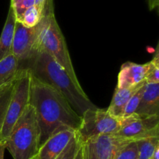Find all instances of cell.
Here are the masks:
<instances>
[{
	"instance_id": "obj_1",
	"label": "cell",
	"mask_w": 159,
	"mask_h": 159,
	"mask_svg": "<svg viewBox=\"0 0 159 159\" xmlns=\"http://www.w3.org/2000/svg\"><path fill=\"white\" fill-rule=\"evenodd\" d=\"M29 104L34 108L39 126V147L57 131L65 128L77 131L80 126L82 118L68 100L32 75Z\"/></svg>"
},
{
	"instance_id": "obj_2",
	"label": "cell",
	"mask_w": 159,
	"mask_h": 159,
	"mask_svg": "<svg viewBox=\"0 0 159 159\" xmlns=\"http://www.w3.org/2000/svg\"><path fill=\"white\" fill-rule=\"evenodd\" d=\"M23 68L27 69L33 76L61 94L80 116L87 109L97 108L82 87L75 84L66 71L41 48L32 55Z\"/></svg>"
},
{
	"instance_id": "obj_3",
	"label": "cell",
	"mask_w": 159,
	"mask_h": 159,
	"mask_svg": "<svg viewBox=\"0 0 159 159\" xmlns=\"http://www.w3.org/2000/svg\"><path fill=\"white\" fill-rule=\"evenodd\" d=\"M39 138L40 131L35 112L28 104L5 143L6 149L13 159H33L38 151Z\"/></svg>"
},
{
	"instance_id": "obj_4",
	"label": "cell",
	"mask_w": 159,
	"mask_h": 159,
	"mask_svg": "<svg viewBox=\"0 0 159 159\" xmlns=\"http://www.w3.org/2000/svg\"><path fill=\"white\" fill-rule=\"evenodd\" d=\"M39 48L48 53L66 71L75 84L81 86L73 67L65 37L57 23L54 12L50 15L48 26L40 37Z\"/></svg>"
},
{
	"instance_id": "obj_5",
	"label": "cell",
	"mask_w": 159,
	"mask_h": 159,
	"mask_svg": "<svg viewBox=\"0 0 159 159\" xmlns=\"http://www.w3.org/2000/svg\"><path fill=\"white\" fill-rule=\"evenodd\" d=\"M30 82V72L26 68L20 69L16 77L12 96L0 132L1 143H6L14 125L29 104Z\"/></svg>"
},
{
	"instance_id": "obj_6",
	"label": "cell",
	"mask_w": 159,
	"mask_h": 159,
	"mask_svg": "<svg viewBox=\"0 0 159 159\" xmlns=\"http://www.w3.org/2000/svg\"><path fill=\"white\" fill-rule=\"evenodd\" d=\"M81 118L80 126L77 130L81 143L101 135L115 134L123 124V118H115L107 109L99 108L87 109Z\"/></svg>"
},
{
	"instance_id": "obj_7",
	"label": "cell",
	"mask_w": 159,
	"mask_h": 159,
	"mask_svg": "<svg viewBox=\"0 0 159 159\" xmlns=\"http://www.w3.org/2000/svg\"><path fill=\"white\" fill-rule=\"evenodd\" d=\"M54 12L45 15L36 26L32 27L25 26L16 21L12 43V55L18 59L20 68L37 50L42 34L48 24L50 15Z\"/></svg>"
},
{
	"instance_id": "obj_8",
	"label": "cell",
	"mask_w": 159,
	"mask_h": 159,
	"mask_svg": "<svg viewBox=\"0 0 159 159\" xmlns=\"http://www.w3.org/2000/svg\"><path fill=\"white\" fill-rule=\"evenodd\" d=\"M113 135L130 140L159 137V115L139 116L136 114L123 118V124Z\"/></svg>"
},
{
	"instance_id": "obj_9",
	"label": "cell",
	"mask_w": 159,
	"mask_h": 159,
	"mask_svg": "<svg viewBox=\"0 0 159 159\" xmlns=\"http://www.w3.org/2000/svg\"><path fill=\"white\" fill-rule=\"evenodd\" d=\"M129 141L113 134L93 137L81 143L82 159H114L118 150Z\"/></svg>"
},
{
	"instance_id": "obj_10",
	"label": "cell",
	"mask_w": 159,
	"mask_h": 159,
	"mask_svg": "<svg viewBox=\"0 0 159 159\" xmlns=\"http://www.w3.org/2000/svg\"><path fill=\"white\" fill-rule=\"evenodd\" d=\"M76 132L71 128H65L55 132L39 147L33 159H56Z\"/></svg>"
},
{
	"instance_id": "obj_11",
	"label": "cell",
	"mask_w": 159,
	"mask_h": 159,
	"mask_svg": "<svg viewBox=\"0 0 159 159\" xmlns=\"http://www.w3.org/2000/svg\"><path fill=\"white\" fill-rule=\"evenodd\" d=\"M148 66V62L138 64L132 62H127L123 64L118 74L116 88L133 87L145 80Z\"/></svg>"
},
{
	"instance_id": "obj_12",
	"label": "cell",
	"mask_w": 159,
	"mask_h": 159,
	"mask_svg": "<svg viewBox=\"0 0 159 159\" xmlns=\"http://www.w3.org/2000/svg\"><path fill=\"white\" fill-rule=\"evenodd\" d=\"M134 114L139 116L159 115V83H146L142 98Z\"/></svg>"
},
{
	"instance_id": "obj_13",
	"label": "cell",
	"mask_w": 159,
	"mask_h": 159,
	"mask_svg": "<svg viewBox=\"0 0 159 159\" xmlns=\"http://www.w3.org/2000/svg\"><path fill=\"white\" fill-rule=\"evenodd\" d=\"M146 83V81H143L141 84H138L133 87H127V88H116L111 103L107 108L109 113L113 117L117 118H122L124 116L125 108L129 100L132 97V95L137 91L139 88H141Z\"/></svg>"
},
{
	"instance_id": "obj_14",
	"label": "cell",
	"mask_w": 159,
	"mask_h": 159,
	"mask_svg": "<svg viewBox=\"0 0 159 159\" xmlns=\"http://www.w3.org/2000/svg\"><path fill=\"white\" fill-rule=\"evenodd\" d=\"M16 23V16L12 8L9 6L7 18L0 36V60L12 54L14 31Z\"/></svg>"
},
{
	"instance_id": "obj_15",
	"label": "cell",
	"mask_w": 159,
	"mask_h": 159,
	"mask_svg": "<svg viewBox=\"0 0 159 159\" xmlns=\"http://www.w3.org/2000/svg\"><path fill=\"white\" fill-rule=\"evenodd\" d=\"M20 69L18 59L12 54L0 60V87L13 79Z\"/></svg>"
},
{
	"instance_id": "obj_16",
	"label": "cell",
	"mask_w": 159,
	"mask_h": 159,
	"mask_svg": "<svg viewBox=\"0 0 159 159\" xmlns=\"http://www.w3.org/2000/svg\"><path fill=\"white\" fill-rule=\"evenodd\" d=\"M16 77V76L0 87V132H1L3 123H4L8 105H9L11 96H12Z\"/></svg>"
},
{
	"instance_id": "obj_17",
	"label": "cell",
	"mask_w": 159,
	"mask_h": 159,
	"mask_svg": "<svg viewBox=\"0 0 159 159\" xmlns=\"http://www.w3.org/2000/svg\"><path fill=\"white\" fill-rule=\"evenodd\" d=\"M135 141L138 146L139 159H150L155 148L159 146V137H146Z\"/></svg>"
},
{
	"instance_id": "obj_18",
	"label": "cell",
	"mask_w": 159,
	"mask_h": 159,
	"mask_svg": "<svg viewBox=\"0 0 159 159\" xmlns=\"http://www.w3.org/2000/svg\"><path fill=\"white\" fill-rule=\"evenodd\" d=\"M43 17L44 16L42 11L37 6L34 5L23 12L20 20L17 22L21 23L25 26L32 27L36 26Z\"/></svg>"
},
{
	"instance_id": "obj_19",
	"label": "cell",
	"mask_w": 159,
	"mask_h": 159,
	"mask_svg": "<svg viewBox=\"0 0 159 159\" xmlns=\"http://www.w3.org/2000/svg\"><path fill=\"white\" fill-rule=\"evenodd\" d=\"M114 159H139L138 146L135 140H130L116 152Z\"/></svg>"
},
{
	"instance_id": "obj_20",
	"label": "cell",
	"mask_w": 159,
	"mask_h": 159,
	"mask_svg": "<svg viewBox=\"0 0 159 159\" xmlns=\"http://www.w3.org/2000/svg\"><path fill=\"white\" fill-rule=\"evenodd\" d=\"M149 66L146 75L145 81L148 84L159 83V52L158 45H157L156 51L153 59L148 62Z\"/></svg>"
},
{
	"instance_id": "obj_21",
	"label": "cell",
	"mask_w": 159,
	"mask_h": 159,
	"mask_svg": "<svg viewBox=\"0 0 159 159\" xmlns=\"http://www.w3.org/2000/svg\"><path fill=\"white\" fill-rule=\"evenodd\" d=\"M81 146L77 132L74 137L71 139L69 143H68L65 149L61 153L56 157V159H75L78 150Z\"/></svg>"
},
{
	"instance_id": "obj_22",
	"label": "cell",
	"mask_w": 159,
	"mask_h": 159,
	"mask_svg": "<svg viewBox=\"0 0 159 159\" xmlns=\"http://www.w3.org/2000/svg\"><path fill=\"white\" fill-rule=\"evenodd\" d=\"M145 84L146 83L132 95L130 99L129 100L128 103L127 104V106H126L123 118H127V117L130 116V115H133L134 113L137 108L138 107L140 101H141V98H142L143 93H144V88H145Z\"/></svg>"
},
{
	"instance_id": "obj_23",
	"label": "cell",
	"mask_w": 159,
	"mask_h": 159,
	"mask_svg": "<svg viewBox=\"0 0 159 159\" xmlns=\"http://www.w3.org/2000/svg\"><path fill=\"white\" fill-rule=\"evenodd\" d=\"M35 4V0H11L10 6L12 8L16 16V20L19 21L23 12Z\"/></svg>"
},
{
	"instance_id": "obj_24",
	"label": "cell",
	"mask_w": 159,
	"mask_h": 159,
	"mask_svg": "<svg viewBox=\"0 0 159 159\" xmlns=\"http://www.w3.org/2000/svg\"><path fill=\"white\" fill-rule=\"evenodd\" d=\"M35 6H37L44 15V11L48 8L54 6V1L53 0H35Z\"/></svg>"
},
{
	"instance_id": "obj_25",
	"label": "cell",
	"mask_w": 159,
	"mask_h": 159,
	"mask_svg": "<svg viewBox=\"0 0 159 159\" xmlns=\"http://www.w3.org/2000/svg\"><path fill=\"white\" fill-rule=\"evenodd\" d=\"M148 8L151 11L157 9L159 6V0H147Z\"/></svg>"
},
{
	"instance_id": "obj_26",
	"label": "cell",
	"mask_w": 159,
	"mask_h": 159,
	"mask_svg": "<svg viewBox=\"0 0 159 159\" xmlns=\"http://www.w3.org/2000/svg\"><path fill=\"white\" fill-rule=\"evenodd\" d=\"M5 150H6V144L0 142V159H4Z\"/></svg>"
},
{
	"instance_id": "obj_27",
	"label": "cell",
	"mask_w": 159,
	"mask_h": 159,
	"mask_svg": "<svg viewBox=\"0 0 159 159\" xmlns=\"http://www.w3.org/2000/svg\"><path fill=\"white\" fill-rule=\"evenodd\" d=\"M150 159H159V146H158L156 148H155L153 154H152V155L151 156Z\"/></svg>"
},
{
	"instance_id": "obj_28",
	"label": "cell",
	"mask_w": 159,
	"mask_h": 159,
	"mask_svg": "<svg viewBox=\"0 0 159 159\" xmlns=\"http://www.w3.org/2000/svg\"><path fill=\"white\" fill-rule=\"evenodd\" d=\"M75 159H82V147H79V149L78 150L77 153H76V155Z\"/></svg>"
}]
</instances>
